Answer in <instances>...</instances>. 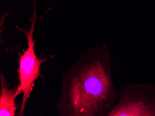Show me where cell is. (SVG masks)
<instances>
[{
	"instance_id": "6da1fadb",
	"label": "cell",
	"mask_w": 155,
	"mask_h": 116,
	"mask_svg": "<svg viewBox=\"0 0 155 116\" xmlns=\"http://www.w3.org/2000/svg\"><path fill=\"white\" fill-rule=\"evenodd\" d=\"M117 99L111 52L107 42L97 43L63 74L55 110L60 116H107Z\"/></svg>"
},
{
	"instance_id": "7a4b0ae2",
	"label": "cell",
	"mask_w": 155,
	"mask_h": 116,
	"mask_svg": "<svg viewBox=\"0 0 155 116\" xmlns=\"http://www.w3.org/2000/svg\"><path fill=\"white\" fill-rule=\"evenodd\" d=\"M36 0H34V11L33 16L30 18V27L29 30L27 27L24 29L16 26V27L21 33L25 34L27 39L28 48L27 50L22 49L23 54L19 52L18 59L19 67L17 70L19 84L18 85L17 91L21 94L23 93L22 98L20 105V111L18 116H24V111L26 103L28 99L31 97L35 86V82L39 77L44 79L42 76L41 66L48 60L52 58H37L35 54V47L37 40H34L35 28L38 21L41 20L42 16L38 17L36 14Z\"/></svg>"
},
{
	"instance_id": "3957f363",
	"label": "cell",
	"mask_w": 155,
	"mask_h": 116,
	"mask_svg": "<svg viewBox=\"0 0 155 116\" xmlns=\"http://www.w3.org/2000/svg\"><path fill=\"white\" fill-rule=\"evenodd\" d=\"M117 97L107 116H155V84L130 83L121 87Z\"/></svg>"
},
{
	"instance_id": "277c9868",
	"label": "cell",
	"mask_w": 155,
	"mask_h": 116,
	"mask_svg": "<svg viewBox=\"0 0 155 116\" xmlns=\"http://www.w3.org/2000/svg\"><path fill=\"white\" fill-rule=\"evenodd\" d=\"M0 116H15L17 107L16 97L20 94L17 91L18 86L10 88L3 71L0 74Z\"/></svg>"
}]
</instances>
